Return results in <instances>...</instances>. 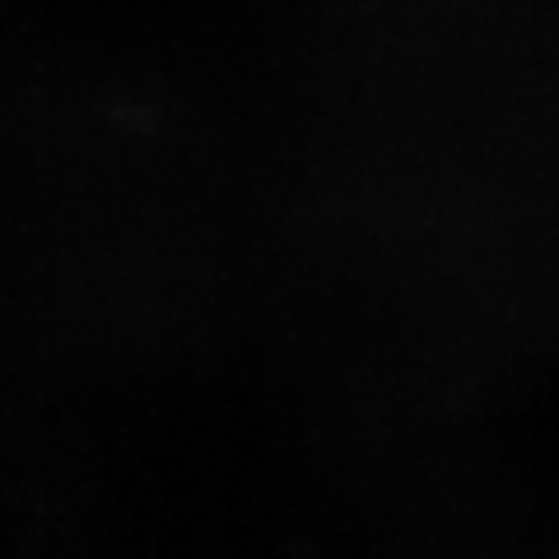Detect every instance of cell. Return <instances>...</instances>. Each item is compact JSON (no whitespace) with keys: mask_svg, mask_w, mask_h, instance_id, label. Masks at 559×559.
<instances>
[]
</instances>
